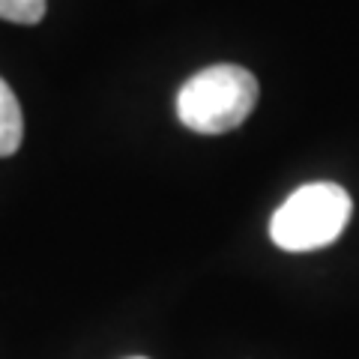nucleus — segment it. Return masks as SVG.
<instances>
[{"mask_svg": "<svg viewBox=\"0 0 359 359\" xmlns=\"http://www.w3.org/2000/svg\"><path fill=\"white\" fill-rule=\"evenodd\" d=\"M257 102V78L233 63H216L192 75L177 93V117L186 129L222 135L237 129Z\"/></svg>", "mask_w": 359, "mask_h": 359, "instance_id": "obj_1", "label": "nucleus"}, {"mask_svg": "<svg viewBox=\"0 0 359 359\" xmlns=\"http://www.w3.org/2000/svg\"><path fill=\"white\" fill-rule=\"evenodd\" d=\"M25 138V117L21 105L4 78H0V156H13Z\"/></svg>", "mask_w": 359, "mask_h": 359, "instance_id": "obj_3", "label": "nucleus"}, {"mask_svg": "<svg viewBox=\"0 0 359 359\" xmlns=\"http://www.w3.org/2000/svg\"><path fill=\"white\" fill-rule=\"evenodd\" d=\"M45 15V0H0V18L15 25H39Z\"/></svg>", "mask_w": 359, "mask_h": 359, "instance_id": "obj_4", "label": "nucleus"}, {"mask_svg": "<svg viewBox=\"0 0 359 359\" xmlns=\"http://www.w3.org/2000/svg\"><path fill=\"white\" fill-rule=\"evenodd\" d=\"M351 195L335 183L299 186L269 222V237L285 252H314L341 237L351 222Z\"/></svg>", "mask_w": 359, "mask_h": 359, "instance_id": "obj_2", "label": "nucleus"}, {"mask_svg": "<svg viewBox=\"0 0 359 359\" xmlns=\"http://www.w3.org/2000/svg\"><path fill=\"white\" fill-rule=\"evenodd\" d=\"M132 359H144V356H132Z\"/></svg>", "mask_w": 359, "mask_h": 359, "instance_id": "obj_5", "label": "nucleus"}]
</instances>
